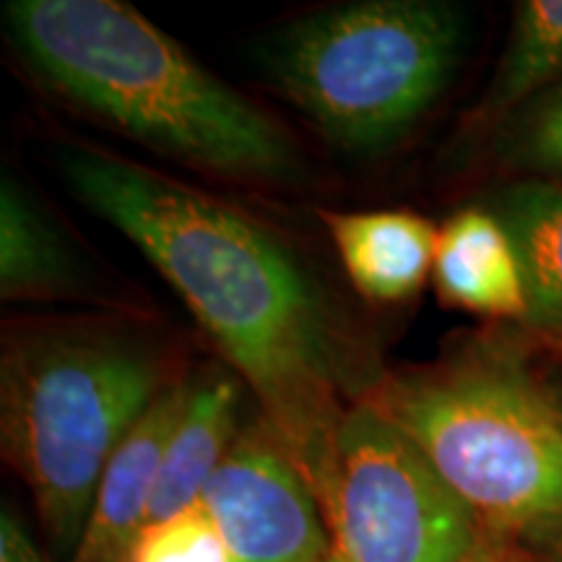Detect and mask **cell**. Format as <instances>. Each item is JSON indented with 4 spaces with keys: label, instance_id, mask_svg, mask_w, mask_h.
Here are the masks:
<instances>
[{
    "label": "cell",
    "instance_id": "8fae6325",
    "mask_svg": "<svg viewBox=\"0 0 562 562\" xmlns=\"http://www.w3.org/2000/svg\"><path fill=\"white\" fill-rule=\"evenodd\" d=\"M432 284L448 305L495 321L526 318L521 263L490 209H463L438 227Z\"/></svg>",
    "mask_w": 562,
    "mask_h": 562
},
{
    "label": "cell",
    "instance_id": "ac0fdd59",
    "mask_svg": "<svg viewBox=\"0 0 562 562\" xmlns=\"http://www.w3.org/2000/svg\"><path fill=\"white\" fill-rule=\"evenodd\" d=\"M461 562H531L521 550L505 542L501 537H490L482 533V539L476 542L472 552L467 554Z\"/></svg>",
    "mask_w": 562,
    "mask_h": 562
},
{
    "label": "cell",
    "instance_id": "30bf717a",
    "mask_svg": "<svg viewBox=\"0 0 562 562\" xmlns=\"http://www.w3.org/2000/svg\"><path fill=\"white\" fill-rule=\"evenodd\" d=\"M344 271L357 292L372 302H406L432 279L438 227L404 209H321Z\"/></svg>",
    "mask_w": 562,
    "mask_h": 562
},
{
    "label": "cell",
    "instance_id": "5b68a950",
    "mask_svg": "<svg viewBox=\"0 0 562 562\" xmlns=\"http://www.w3.org/2000/svg\"><path fill=\"white\" fill-rule=\"evenodd\" d=\"M467 13L446 0H360L290 21L261 45L263 76L331 144L402 140L461 66Z\"/></svg>",
    "mask_w": 562,
    "mask_h": 562
},
{
    "label": "cell",
    "instance_id": "44dd1931",
    "mask_svg": "<svg viewBox=\"0 0 562 562\" xmlns=\"http://www.w3.org/2000/svg\"><path fill=\"white\" fill-rule=\"evenodd\" d=\"M550 347H554L558 351H562V341H558V344H550Z\"/></svg>",
    "mask_w": 562,
    "mask_h": 562
},
{
    "label": "cell",
    "instance_id": "52a82bcc",
    "mask_svg": "<svg viewBox=\"0 0 562 562\" xmlns=\"http://www.w3.org/2000/svg\"><path fill=\"white\" fill-rule=\"evenodd\" d=\"M201 501L240 562H326L336 550L318 495L263 417L240 432Z\"/></svg>",
    "mask_w": 562,
    "mask_h": 562
},
{
    "label": "cell",
    "instance_id": "9c48e42d",
    "mask_svg": "<svg viewBox=\"0 0 562 562\" xmlns=\"http://www.w3.org/2000/svg\"><path fill=\"white\" fill-rule=\"evenodd\" d=\"M243 385L229 368H206L188 378L186 402L161 456L149 524L201 501L211 476L243 432L237 422Z\"/></svg>",
    "mask_w": 562,
    "mask_h": 562
},
{
    "label": "cell",
    "instance_id": "7c38bea8",
    "mask_svg": "<svg viewBox=\"0 0 562 562\" xmlns=\"http://www.w3.org/2000/svg\"><path fill=\"white\" fill-rule=\"evenodd\" d=\"M521 263L526 318L547 344L562 341V180L526 178L492 199Z\"/></svg>",
    "mask_w": 562,
    "mask_h": 562
},
{
    "label": "cell",
    "instance_id": "7a4b0ae2",
    "mask_svg": "<svg viewBox=\"0 0 562 562\" xmlns=\"http://www.w3.org/2000/svg\"><path fill=\"white\" fill-rule=\"evenodd\" d=\"M5 30L60 100L180 165L258 186L302 178L290 133L121 0H11Z\"/></svg>",
    "mask_w": 562,
    "mask_h": 562
},
{
    "label": "cell",
    "instance_id": "ffe728a7",
    "mask_svg": "<svg viewBox=\"0 0 562 562\" xmlns=\"http://www.w3.org/2000/svg\"><path fill=\"white\" fill-rule=\"evenodd\" d=\"M550 391H552V389H550ZM552 396H554V402H558V406L562 409V393H554V391H552Z\"/></svg>",
    "mask_w": 562,
    "mask_h": 562
},
{
    "label": "cell",
    "instance_id": "8992f818",
    "mask_svg": "<svg viewBox=\"0 0 562 562\" xmlns=\"http://www.w3.org/2000/svg\"><path fill=\"white\" fill-rule=\"evenodd\" d=\"M323 516L347 562H461L482 526L375 404H351L334 440Z\"/></svg>",
    "mask_w": 562,
    "mask_h": 562
},
{
    "label": "cell",
    "instance_id": "d6986e66",
    "mask_svg": "<svg viewBox=\"0 0 562 562\" xmlns=\"http://www.w3.org/2000/svg\"><path fill=\"white\" fill-rule=\"evenodd\" d=\"M326 562H347V560H344V558H341V554H339V552H336V550H334V554H331V558H328V560H326Z\"/></svg>",
    "mask_w": 562,
    "mask_h": 562
},
{
    "label": "cell",
    "instance_id": "6da1fadb",
    "mask_svg": "<svg viewBox=\"0 0 562 562\" xmlns=\"http://www.w3.org/2000/svg\"><path fill=\"white\" fill-rule=\"evenodd\" d=\"M58 165L91 214L128 237L261 404L323 505L344 414L389 372L311 269L235 206L102 149Z\"/></svg>",
    "mask_w": 562,
    "mask_h": 562
},
{
    "label": "cell",
    "instance_id": "2e32d148",
    "mask_svg": "<svg viewBox=\"0 0 562 562\" xmlns=\"http://www.w3.org/2000/svg\"><path fill=\"white\" fill-rule=\"evenodd\" d=\"M505 157L531 178L562 180V83L510 117Z\"/></svg>",
    "mask_w": 562,
    "mask_h": 562
},
{
    "label": "cell",
    "instance_id": "4fadbf2b",
    "mask_svg": "<svg viewBox=\"0 0 562 562\" xmlns=\"http://www.w3.org/2000/svg\"><path fill=\"white\" fill-rule=\"evenodd\" d=\"M83 284V266L74 248L30 191L5 172L0 180V297L58 300Z\"/></svg>",
    "mask_w": 562,
    "mask_h": 562
},
{
    "label": "cell",
    "instance_id": "ba28073f",
    "mask_svg": "<svg viewBox=\"0 0 562 562\" xmlns=\"http://www.w3.org/2000/svg\"><path fill=\"white\" fill-rule=\"evenodd\" d=\"M188 378L175 381L140 417L104 469L70 562H125L149 524L161 456L186 402Z\"/></svg>",
    "mask_w": 562,
    "mask_h": 562
},
{
    "label": "cell",
    "instance_id": "277c9868",
    "mask_svg": "<svg viewBox=\"0 0 562 562\" xmlns=\"http://www.w3.org/2000/svg\"><path fill=\"white\" fill-rule=\"evenodd\" d=\"M364 402L417 442L484 533L562 526V409L518 360L467 351L385 375Z\"/></svg>",
    "mask_w": 562,
    "mask_h": 562
},
{
    "label": "cell",
    "instance_id": "e0dca14e",
    "mask_svg": "<svg viewBox=\"0 0 562 562\" xmlns=\"http://www.w3.org/2000/svg\"><path fill=\"white\" fill-rule=\"evenodd\" d=\"M0 562H47L40 547L32 542L24 526L9 508L0 513Z\"/></svg>",
    "mask_w": 562,
    "mask_h": 562
},
{
    "label": "cell",
    "instance_id": "9a60e30c",
    "mask_svg": "<svg viewBox=\"0 0 562 562\" xmlns=\"http://www.w3.org/2000/svg\"><path fill=\"white\" fill-rule=\"evenodd\" d=\"M125 562H240L203 501L149 524Z\"/></svg>",
    "mask_w": 562,
    "mask_h": 562
},
{
    "label": "cell",
    "instance_id": "5bb4252c",
    "mask_svg": "<svg viewBox=\"0 0 562 562\" xmlns=\"http://www.w3.org/2000/svg\"><path fill=\"white\" fill-rule=\"evenodd\" d=\"M562 83V0H521L495 79L476 110L480 123H501Z\"/></svg>",
    "mask_w": 562,
    "mask_h": 562
},
{
    "label": "cell",
    "instance_id": "3957f363",
    "mask_svg": "<svg viewBox=\"0 0 562 562\" xmlns=\"http://www.w3.org/2000/svg\"><path fill=\"white\" fill-rule=\"evenodd\" d=\"M180 378L159 341L117 323H34L5 336L3 453L55 550L74 554L110 459Z\"/></svg>",
    "mask_w": 562,
    "mask_h": 562
}]
</instances>
